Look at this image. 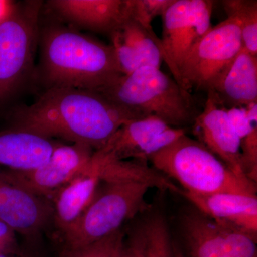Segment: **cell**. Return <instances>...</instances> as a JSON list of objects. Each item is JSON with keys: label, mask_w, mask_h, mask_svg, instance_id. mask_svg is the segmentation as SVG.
Wrapping results in <instances>:
<instances>
[{"label": "cell", "mask_w": 257, "mask_h": 257, "mask_svg": "<svg viewBox=\"0 0 257 257\" xmlns=\"http://www.w3.org/2000/svg\"><path fill=\"white\" fill-rule=\"evenodd\" d=\"M20 253L17 242L16 232L10 226L0 221V255Z\"/></svg>", "instance_id": "cell-25"}, {"label": "cell", "mask_w": 257, "mask_h": 257, "mask_svg": "<svg viewBox=\"0 0 257 257\" xmlns=\"http://www.w3.org/2000/svg\"><path fill=\"white\" fill-rule=\"evenodd\" d=\"M150 187L133 182H101L92 202L74 226L61 236L65 248L86 246L122 229L147 207Z\"/></svg>", "instance_id": "cell-5"}, {"label": "cell", "mask_w": 257, "mask_h": 257, "mask_svg": "<svg viewBox=\"0 0 257 257\" xmlns=\"http://www.w3.org/2000/svg\"><path fill=\"white\" fill-rule=\"evenodd\" d=\"M182 257H257V238L216 221L189 203L177 218Z\"/></svg>", "instance_id": "cell-7"}, {"label": "cell", "mask_w": 257, "mask_h": 257, "mask_svg": "<svg viewBox=\"0 0 257 257\" xmlns=\"http://www.w3.org/2000/svg\"><path fill=\"white\" fill-rule=\"evenodd\" d=\"M152 167L184 192L256 196V183L240 178L197 140L182 135L148 158Z\"/></svg>", "instance_id": "cell-4"}, {"label": "cell", "mask_w": 257, "mask_h": 257, "mask_svg": "<svg viewBox=\"0 0 257 257\" xmlns=\"http://www.w3.org/2000/svg\"><path fill=\"white\" fill-rule=\"evenodd\" d=\"M47 5L69 25L108 35L125 13V0H52Z\"/></svg>", "instance_id": "cell-20"}, {"label": "cell", "mask_w": 257, "mask_h": 257, "mask_svg": "<svg viewBox=\"0 0 257 257\" xmlns=\"http://www.w3.org/2000/svg\"><path fill=\"white\" fill-rule=\"evenodd\" d=\"M143 119L100 93L72 87L45 89L31 105L14 114L13 127L100 150L123 124Z\"/></svg>", "instance_id": "cell-1"}, {"label": "cell", "mask_w": 257, "mask_h": 257, "mask_svg": "<svg viewBox=\"0 0 257 257\" xmlns=\"http://www.w3.org/2000/svg\"><path fill=\"white\" fill-rule=\"evenodd\" d=\"M16 7L15 2L0 0V25L11 16Z\"/></svg>", "instance_id": "cell-26"}, {"label": "cell", "mask_w": 257, "mask_h": 257, "mask_svg": "<svg viewBox=\"0 0 257 257\" xmlns=\"http://www.w3.org/2000/svg\"><path fill=\"white\" fill-rule=\"evenodd\" d=\"M125 229L96 242L77 248L64 247L59 257H118L124 245Z\"/></svg>", "instance_id": "cell-22"}, {"label": "cell", "mask_w": 257, "mask_h": 257, "mask_svg": "<svg viewBox=\"0 0 257 257\" xmlns=\"http://www.w3.org/2000/svg\"><path fill=\"white\" fill-rule=\"evenodd\" d=\"M59 143L38 134L12 127L0 132V169L25 172L48 160Z\"/></svg>", "instance_id": "cell-19"}, {"label": "cell", "mask_w": 257, "mask_h": 257, "mask_svg": "<svg viewBox=\"0 0 257 257\" xmlns=\"http://www.w3.org/2000/svg\"><path fill=\"white\" fill-rule=\"evenodd\" d=\"M118 257H138L133 245L126 239L125 236L124 245Z\"/></svg>", "instance_id": "cell-27"}, {"label": "cell", "mask_w": 257, "mask_h": 257, "mask_svg": "<svg viewBox=\"0 0 257 257\" xmlns=\"http://www.w3.org/2000/svg\"><path fill=\"white\" fill-rule=\"evenodd\" d=\"M242 47L239 24L234 19L211 27L179 67L178 84L189 92H207Z\"/></svg>", "instance_id": "cell-8"}, {"label": "cell", "mask_w": 257, "mask_h": 257, "mask_svg": "<svg viewBox=\"0 0 257 257\" xmlns=\"http://www.w3.org/2000/svg\"><path fill=\"white\" fill-rule=\"evenodd\" d=\"M0 221L15 232L35 236L52 221V208L47 199L12 183L0 172Z\"/></svg>", "instance_id": "cell-14"}, {"label": "cell", "mask_w": 257, "mask_h": 257, "mask_svg": "<svg viewBox=\"0 0 257 257\" xmlns=\"http://www.w3.org/2000/svg\"><path fill=\"white\" fill-rule=\"evenodd\" d=\"M112 47L123 75L143 67L160 68L164 62L161 39L153 29L143 26L127 14L109 33Z\"/></svg>", "instance_id": "cell-13"}, {"label": "cell", "mask_w": 257, "mask_h": 257, "mask_svg": "<svg viewBox=\"0 0 257 257\" xmlns=\"http://www.w3.org/2000/svg\"><path fill=\"white\" fill-rule=\"evenodd\" d=\"M96 92L140 117L155 116L174 128L192 125L199 114L191 93L157 67L137 69Z\"/></svg>", "instance_id": "cell-3"}, {"label": "cell", "mask_w": 257, "mask_h": 257, "mask_svg": "<svg viewBox=\"0 0 257 257\" xmlns=\"http://www.w3.org/2000/svg\"><path fill=\"white\" fill-rule=\"evenodd\" d=\"M101 181L91 163L51 197L52 221L61 236L77 223L92 202Z\"/></svg>", "instance_id": "cell-18"}, {"label": "cell", "mask_w": 257, "mask_h": 257, "mask_svg": "<svg viewBox=\"0 0 257 257\" xmlns=\"http://www.w3.org/2000/svg\"><path fill=\"white\" fill-rule=\"evenodd\" d=\"M214 5L211 0H175L162 16L164 62L177 83L182 62L212 27Z\"/></svg>", "instance_id": "cell-9"}, {"label": "cell", "mask_w": 257, "mask_h": 257, "mask_svg": "<svg viewBox=\"0 0 257 257\" xmlns=\"http://www.w3.org/2000/svg\"><path fill=\"white\" fill-rule=\"evenodd\" d=\"M228 117L240 140H243L254 128H257V103L245 107L226 109Z\"/></svg>", "instance_id": "cell-24"}, {"label": "cell", "mask_w": 257, "mask_h": 257, "mask_svg": "<svg viewBox=\"0 0 257 257\" xmlns=\"http://www.w3.org/2000/svg\"><path fill=\"white\" fill-rule=\"evenodd\" d=\"M40 77L45 89L96 91L123 75L111 45L74 28L52 25L40 30Z\"/></svg>", "instance_id": "cell-2"}, {"label": "cell", "mask_w": 257, "mask_h": 257, "mask_svg": "<svg viewBox=\"0 0 257 257\" xmlns=\"http://www.w3.org/2000/svg\"><path fill=\"white\" fill-rule=\"evenodd\" d=\"M207 93L204 109L192 124L198 141L219 158L235 175L248 179L241 166V140L230 122L226 108L212 93Z\"/></svg>", "instance_id": "cell-12"}, {"label": "cell", "mask_w": 257, "mask_h": 257, "mask_svg": "<svg viewBox=\"0 0 257 257\" xmlns=\"http://www.w3.org/2000/svg\"><path fill=\"white\" fill-rule=\"evenodd\" d=\"M221 3L227 18L239 23L243 48L257 56V1L224 0Z\"/></svg>", "instance_id": "cell-21"}, {"label": "cell", "mask_w": 257, "mask_h": 257, "mask_svg": "<svg viewBox=\"0 0 257 257\" xmlns=\"http://www.w3.org/2000/svg\"><path fill=\"white\" fill-rule=\"evenodd\" d=\"M125 229V236L138 257H182L163 202L158 199Z\"/></svg>", "instance_id": "cell-15"}, {"label": "cell", "mask_w": 257, "mask_h": 257, "mask_svg": "<svg viewBox=\"0 0 257 257\" xmlns=\"http://www.w3.org/2000/svg\"><path fill=\"white\" fill-rule=\"evenodd\" d=\"M208 92L226 109L257 103V56L242 47Z\"/></svg>", "instance_id": "cell-17"}, {"label": "cell", "mask_w": 257, "mask_h": 257, "mask_svg": "<svg viewBox=\"0 0 257 257\" xmlns=\"http://www.w3.org/2000/svg\"><path fill=\"white\" fill-rule=\"evenodd\" d=\"M94 152L92 147L82 144L59 143L48 160L34 170L0 169V172L12 183L50 202L59 189L87 167Z\"/></svg>", "instance_id": "cell-10"}, {"label": "cell", "mask_w": 257, "mask_h": 257, "mask_svg": "<svg viewBox=\"0 0 257 257\" xmlns=\"http://www.w3.org/2000/svg\"><path fill=\"white\" fill-rule=\"evenodd\" d=\"M0 257H23L20 255V253L18 254H10V255H0Z\"/></svg>", "instance_id": "cell-28"}, {"label": "cell", "mask_w": 257, "mask_h": 257, "mask_svg": "<svg viewBox=\"0 0 257 257\" xmlns=\"http://www.w3.org/2000/svg\"><path fill=\"white\" fill-rule=\"evenodd\" d=\"M175 0H125L127 14L149 29L152 28V21L158 16H163Z\"/></svg>", "instance_id": "cell-23"}, {"label": "cell", "mask_w": 257, "mask_h": 257, "mask_svg": "<svg viewBox=\"0 0 257 257\" xmlns=\"http://www.w3.org/2000/svg\"><path fill=\"white\" fill-rule=\"evenodd\" d=\"M182 197L216 221L257 238L256 196L229 193L200 194L184 191Z\"/></svg>", "instance_id": "cell-16"}, {"label": "cell", "mask_w": 257, "mask_h": 257, "mask_svg": "<svg viewBox=\"0 0 257 257\" xmlns=\"http://www.w3.org/2000/svg\"><path fill=\"white\" fill-rule=\"evenodd\" d=\"M185 134V128L172 127L155 116H147L125 123L94 154L104 160L147 161Z\"/></svg>", "instance_id": "cell-11"}, {"label": "cell", "mask_w": 257, "mask_h": 257, "mask_svg": "<svg viewBox=\"0 0 257 257\" xmlns=\"http://www.w3.org/2000/svg\"><path fill=\"white\" fill-rule=\"evenodd\" d=\"M41 2L17 4L0 25V106L11 99L31 77L39 43Z\"/></svg>", "instance_id": "cell-6"}]
</instances>
